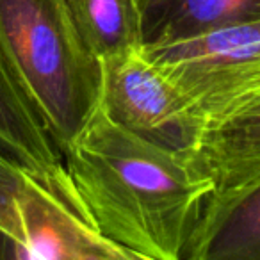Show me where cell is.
Listing matches in <instances>:
<instances>
[{
    "label": "cell",
    "mask_w": 260,
    "mask_h": 260,
    "mask_svg": "<svg viewBox=\"0 0 260 260\" xmlns=\"http://www.w3.org/2000/svg\"><path fill=\"white\" fill-rule=\"evenodd\" d=\"M141 48L260 20V0H138Z\"/></svg>",
    "instance_id": "9"
},
{
    "label": "cell",
    "mask_w": 260,
    "mask_h": 260,
    "mask_svg": "<svg viewBox=\"0 0 260 260\" xmlns=\"http://www.w3.org/2000/svg\"><path fill=\"white\" fill-rule=\"evenodd\" d=\"M0 55L61 155L100 107L102 64L64 0H0Z\"/></svg>",
    "instance_id": "2"
},
{
    "label": "cell",
    "mask_w": 260,
    "mask_h": 260,
    "mask_svg": "<svg viewBox=\"0 0 260 260\" xmlns=\"http://www.w3.org/2000/svg\"><path fill=\"white\" fill-rule=\"evenodd\" d=\"M0 152L79 200L62 155L0 55ZM80 202V200H79Z\"/></svg>",
    "instance_id": "7"
},
{
    "label": "cell",
    "mask_w": 260,
    "mask_h": 260,
    "mask_svg": "<svg viewBox=\"0 0 260 260\" xmlns=\"http://www.w3.org/2000/svg\"><path fill=\"white\" fill-rule=\"evenodd\" d=\"M192 162L212 180L210 196L260 177V94L205 130Z\"/></svg>",
    "instance_id": "8"
},
{
    "label": "cell",
    "mask_w": 260,
    "mask_h": 260,
    "mask_svg": "<svg viewBox=\"0 0 260 260\" xmlns=\"http://www.w3.org/2000/svg\"><path fill=\"white\" fill-rule=\"evenodd\" d=\"M141 52L170 77L207 128L260 94V20Z\"/></svg>",
    "instance_id": "4"
},
{
    "label": "cell",
    "mask_w": 260,
    "mask_h": 260,
    "mask_svg": "<svg viewBox=\"0 0 260 260\" xmlns=\"http://www.w3.org/2000/svg\"><path fill=\"white\" fill-rule=\"evenodd\" d=\"M0 230L25 260H132L104 237L82 203L0 152Z\"/></svg>",
    "instance_id": "3"
},
{
    "label": "cell",
    "mask_w": 260,
    "mask_h": 260,
    "mask_svg": "<svg viewBox=\"0 0 260 260\" xmlns=\"http://www.w3.org/2000/svg\"><path fill=\"white\" fill-rule=\"evenodd\" d=\"M98 109L130 134L191 160L207 130L187 98L141 50L102 64Z\"/></svg>",
    "instance_id": "5"
},
{
    "label": "cell",
    "mask_w": 260,
    "mask_h": 260,
    "mask_svg": "<svg viewBox=\"0 0 260 260\" xmlns=\"http://www.w3.org/2000/svg\"><path fill=\"white\" fill-rule=\"evenodd\" d=\"M184 260H260V177L207 200Z\"/></svg>",
    "instance_id": "6"
},
{
    "label": "cell",
    "mask_w": 260,
    "mask_h": 260,
    "mask_svg": "<svg viewBox=\"0 0 260 260\" xmlns=\"http://www.w3.org/2000/svg\"><path fill=\"white\" fill-rule=\"evenodd\" d=\"M84 47L100 64L141 50L138 0H64Z\"/></svg>",
    "instance_id": "10"
},
{
    "label": "cell",
    "mask_w": 260,
    "mask_h": 260,
    "mask_svg": "<svg viewBox=\"0 0 260 260\" xmlns=\"http://www.w3.org/2000/svg\"><path fill=\"white\" fill-rule=\"evenodd\" d=\"M93 226L132 260H184L214 185L191 159L145 141L98 109L62 153Z\"/></svg>",
    "instance_id": "1"
},
{
    "label": "cell",
    "mask_w": 260,
    "mask_h": 260,
    "mask_svg": "<svg viewBox=\"0 0 260 260\" xmlns=\"http://www.w3.org/2000/svg\"><path fill=\"white\" fill-rule=\"evenodd\" d=\"M11 258H16L15 244H13V241L4 232L0 230V260H11Z\"/></svg>",
    "instance_id": "11"
}]
</instances>
